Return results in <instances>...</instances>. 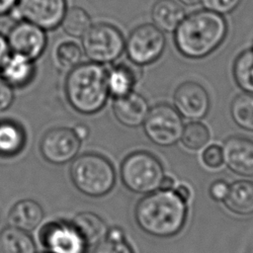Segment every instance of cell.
<instances>
[{"label": "cell", "instance_id": "1", "mask_svg": "<svg viewBox=\"0 0 253 253\" xmlns=\"http://www.w3.org/2000/svg\"><path fill=\"white\" fill-rule=\"evenodd\" d=\"M187 202L174 190H156L143 196L134 208V219L145 233L159 238L178 234L186 223Z\"/></svg>", "mask_w": 253, "mask_h": 253}, {"label": "cell", "instance_id": "2", "mask_svg": "<svg viewBox=\"0 0 253 253\" xmlns=\"http://www.w3.org/2000/svg\"><path fill=\"white\" fill-rule=\"evenodd\" d=\"M174 32L178 51L187 58L200 59L222 43L228 25L222 15L205 9L185 16Z\"/></svg>", "mask_w": 253, "mask_h": 253}, {"label": "cell", "instance_id": "3", "mask_svg": "<svg viewBox=\"0 0 253 253\" xmlns=\"http://www.w3.org/2000/svg\"><path fill=\"white\" fill-rule=\"evenodd\" d=\"M64 91L75 111L84 115L95 114L105 106L109 97L107 70L99 63H80L69 71Z\"/></svg>", "mask_w": 253, "mask_h": 253}, {"label": "cell", "instance_id": "4", "mask_svg": "<svg viewBox=\"0 0 253 253\" xmlns=\"http://www.w3.org/2000/svg\"><path fill=\"white\" fill-rule=\"evenodd\" d=\"M69 176L79 192L92 198L103 197L110 193L117 180L113 164L97 153L76 156L70 165Z\"/></svg>", "mask_w": 253, "mask_h": 253}, {"label": "cell", "instance_id": "5", "mask_svg": "<svg viewBox=\"0 0 253 253\" xmlns=\"http://www.w3.org/2000/svg\"><path fill=\"white\" fill-rule=\"evenodd\" d=\"M121 179L125 187L135 194L146 195L159 189L164 169L150 152L139 150L128 154L121 165Z\"/></svg>", "mask_w": 253, "mask_h": 253}, {"label": "cell", "instance_id": "6", "mask_svg": "<svg viewBox=\"0 0 253 253\" xmlns=\"http://www.w3.org/2000/svg\"><path fill=\"white\" fill-rule=\"evenodd\" d=\"M125 39L113 25H91L82 37V48L91 62L104 64L118 59L125 49Z\"/></svg>", "mask_w": 253, "mask_h": 253}, {"label": "cell", "instance_id": "7", "mask_svg": "<svg viewBox=\"0 0 253 253\" xmlns=\"http://www.w3.org/2000/svg\"><path fill=\"white\" fill-rule=\"evenodd\" d=\"M146 136L156 145L171 146L182 136L184 125L182 116L169 104H158L149 109L143 122Z\"/></svg>", "mask_w": 253, "mask_h": 253}, {"label": "cell", "instance_id": "8", "mask_svg": "<svg viewBox=\"0 0 253 253\" xmlns=\"http://www.w3.org/2000/svg\"><path fill=\"white\" fill-rule=\"evenodd\" d=\"M166 39L153 24L136 27L128 36L125 49L128 59L136 65H147L156 61L165 49Z\"/></svg>", "mask_w": 253, "mask_h": 253}, {"label": "cell", "instance_id": "9", "mask_svg": "<svg viewBox=\"0 0 253 253\" xmlns=\"http://www.w3.org/2000/svg\"><path fill=\"white\" fill-rule=\"evenodd\" d=\"M39 239L47 253H87L89 249L72 221L47 222L40 230Z\"/></svg>", "mask_w": 253, "mask_h": 253}, {"label": "cell", "instance_id": "10", "mask_svg": "<svg viewBox=\"0 0 253 253\" xmlns=\"http://www.w3.org/2000/svg\"><path fill=\"white\" fill-rule=\"evenodd\" d=\"M66 10V0H18L10 13L43 30H52L60 25Z\"/></svg>", "mask_w": 253, "mask_h": 253}, {"label": "cell", "instance_id": "11", "mask_svg": "<svg viewBox=\"0 0 253 253\" xmlns=\"http://www.w3.org/2000/svg\"><path fill=\"white\" fill-rule=\"evenodd\" d=\"M81 146V139L73 128L54 127L42 136L40 150L42 157L54 165H63L72 161Z\"/></svg>", "mask_w": 253, "mask_h": 253}, {"label": "cell", "instance_id": "12", "mask_svg": "<svg viewBox=\"0 0 253 253\" xmlns=\"http://www.w3.org/2000/svg\"><path fill=\"white\" fill-rule=\"evenodd\" d=\"M6 39L10 50L32 60L37 59L46 45L44 30L25 20L13 26Z\"/></svg>", "mask_w": 253, "mask_h": 253}, {"label": "cell", "instance_id": "13", "mask_svg": "<svg viewBox=\"0 0 253 253\" xmlns=\"http://www.w3.org/2000/svg\"><path fill=\"white\" fill-rule=\"evenodd\" d=\"M175 109L190 120H200L207 116L211 107V99L204 86L195 81L180 84L173 96Z\"/></svg>", "mask_w": 253, "mask_h": 253}, {"label": "cell", "instance_id": "14", "mask_svg": "<svg viewBox=\"0 0 253 253\" xmlns=\"http://www.w3.org/2000/svg\"><path fill=\"white\" fill-rule=\"evenodd\" d=\"M223 160L235 174L253 177V140L239 135L228 137L222 146Z\"/></svg>", "mask_w": 253, "mask_h": 253}, {"label": "cell", "instance_id": "15", "mask_svg": "<svg viewBox=\"0 0 253 253\" xmlns=\"http://www.w3.org/2000/svg\"><path fill=\"white\" fill-rule=\"evenodd\" d=\"M149 106L143 96L133 91L115 98L113 112L119 123L128 127H136L143 125L148 114Z\"/></svg>", "mask_w": 253, "mask_h": 253}, {"label": "cell", "instance_id": "16", "mask_svg": "<svg viewBox=\"0 0 253 253\" xmlns=\"http://www.w3.org/2000/svg\"><path fill=\"white\" fill-rule=\"evenodd\" d=\"M44 211L42 206L31 199H24L10 209L7 221L10 226L26 232L35 230L42 221Z\"/></svg>", "mask_w": 253, "mask_h": 253}, {"label": "cell", "instance_id": "17", "mask_svg": "<svg viewBox=\"0 0 253 253\" xmlns=\"http://www.w3.org/2000/svg\"><path fill=\"white\" fill-rule=\"evenodd\" d=\"M35 74L34 60L20 53L9 54L0 67V77L11 87H24Z\"/></svg>", "mask_w": 253, "mask_h": 253}, {"label": "cell", "instance_id": "18", "mask_svg": "<svg viewBox=\"0 0 253 253\" xmlns=\"http://www.w3.org/2000/svg\"><path fill=\"white\" fill-rule=\"evenodd\" d=\"M226 209L238 215L253 213V182L236 181L229 186L227 196L223 200Z\"/></svg>", "mask_w": 253, "mask_h": 253}, {"label": "cell", "instance_id": "19", "mask_svg": "<svg viewBox=\"0 0 253 253\" xmlns=\"http://www.w3.org/2000/svg\"><path fill=\"white\" fill-rule=\"evenodd\" d=\"M185 16L182 6L174 0H158L151 9L153 25L162 32H174Z\"/></svg>", "mask_w": 253, "mask_h": 253}, {"label": "cell", "instance_id": "20", "mask_svg": "<svg viewBox=\"0 0 253 253\" xmlns=\"http://www.w3.org/2000/svg\"><path fill=\"white\" fill-rule=\"evenodd\" d=\"M79 230L88 246H95L103 240L109 230L105 220L95 212L80 211L71 220Z\"/></svg>", "mask_w": 253, "mask_h": 253}, {"label": "cell", "instance_id": "21", "mask_svg": "<svg viewBox=\"0 0 253 253\" xmlns=\"http://www.w3.org/2000/svg\"><path fill=\"white\" fill-rule=\"evenodd\" d=\"M0 253H37L29 232L8 225L0 231Z\"/></svg>", "mask_w": 253, "mask_h": 253}, {"label": "cell", "instance_id": "22", "mask_svg": "<svg viewBox=\"0 0 253 253\" xmlns=\"http://www.w3.org/2000/svg\"><path fill=\"white\" fill-rule=\"evenodd\" d=\"M26 135L18 124L11 121L0 122V156L12 157L22 151Z\"/></svg>", "mask_w": 253, "mask_h": 253}, {"label": "cell", "instance_id": "23", "mask_svg": "<svg viewBox=\"0 0 253 253\" xmlns=\"http://www.w3.org/2000/svg\"><path fill=\"white\" fill-rule=\"evenodd\" d=\"M136 76L130 67L118 64L107 70V87L109 95L119 98L132 91Z\"/></svg>", "mask_w": 253, "mask_h": 253}, {"label": "cell", "instance_id": "24", "mask_svg": "<svg viewBox=\"0 0 253 253\" xmlns=\"http://www.w3.org/2000/svg\"><path fill=\"white\" fill-rule=\"evenodd\" d=\"M232 73L238 87L245 93L253 94V49L244 50L237 55Z\"/></svg>", "mask_w": 253, "mask_h": 253}, {"label": "cell", "instance_id": "25", "mask_svg": "<svg viewBox=\"0 0 253 253\" xmlns=\"http://www.w3.org/2000/svg\"><path fill=\"white\" fill-rule=\"evenodd\" d=\"M230 115L238 126L253 131V94L237 95L231 102Z\"/></svg>", "mask_w": 253, "mask_h": 253}, {"label": "cell", "instance_id": "26", "mask_svg": "<svg viewBox=\"0 0 253 253\" xmlns=\"http://www.w3.org/2000/svg\"><path fill=\"white\" fill-rule=\"evenodd\" d=\"M60 24L68 36L81 38L91 27V19L84 9L71 7L66 10Z\"/></svg>", "mask_w": 253, "mask_h": 253}, {"label": "cell", "instance_id": "27", "mask_svg": "<svg viewBox=\"0 0 253 253\" xmlns=\"http://www.w3.org/2000/svg\"><path fill=\"white\" fill-rule=\"evenodd\" d=\"M92 253H134L126 240V235L121 227H109L106 237L94 246Z\"/></svg>", "mask_w": 253, "mask_h": 253}, {"label": "cell", "instance_id": "28", "mask_svg": "<svg viewBox=\"0 0 253 253\" xmlns=\"http://www.w3.org/2000/svg\"><path fill=\"white\" fill-rule=\"evenodd\" d=\"M210 140L208 127L200 122H192L184 126L181 141L188 149L199 150Z\"/></svg>", "mask_w": 253, "mask_h": 253}, {"label": "cell", "instance_id": "29", "mask_svg": "<svg viewBox=\"0 0 253 253\" xmlns=\"http://www.w3.org/2000/svg\"><path fill=\"white\" fill-rule=\"evenodd\" d=\"M82 58L81 48L72 42L59 43L54 50V59L59 67L71 70L80 64Z\"/></svg>", "mask_w": 253, "mask_h": 253}, {"label": "cell", "instance_id": "30", "mask_svg": "<svg viewBox=\"0 0 253 253\" xmlns=\"http://www.w3.org/2000/svg\"><path fill=\"white\" fill-rule=\"evenodd\" d=\"M241 0H201L205 9L218 13L228 14L235 10Z\"/></svg>", "mask_w": 253, "mask_h": 253}, {"label": "cell", "instance_id": "31", "mask_svg": "<svg viewBox=\"0 0 253 253\" xmlns=\"http://www.w3.org/2000/svg\"><path fill=\"white\" fill-rule=\"evenodd\" d=\"M203 162L210 168H218L224 162L222 147L212 144L208 146L202 154Z\"/></svg>", "mask_w": 253, "mask_h": 253}, {"label": "cell", "instance_id": "32", "mask_svg": "<svg viewBox=\"0 0 253 253\" xmlns=\"http://www.w3.org/2000/svg\"><path fill=\"white\" fill-rule=\"evenodd\" d=\"M229 185L223 180H215L210 187V196L213 201L223 202L227 196Z\"/></svg>", "mask_w": 253, "mask_h": 253}, {"label": "cell", "instance_id": "33", "mask_svg": "<svg viewBox=\"0 0 253 253\" xmlns=\"http://www.w3.org/2000/svg\"><path fill=\"white\" fill-rule=\"evenodd\" d=\"M14 92L12 87L0 79V112L7 110L13 103Z\"/></svg>", "mask_w": 253, "mask_h": 253}, {"label": "cell", "instance_id": "34", "mask_svg": "<svg viewBox=\"0 0 253 253\" xmlns=\"http://www.w3.org/2000/svg\"><path fill=\"white\" fill-rule=\"evenodd\" d=\"M9 51L10 48L7 42V39L0 34V67L7 58V56L10 54Z\"/></svg>", "mask_w": 253, "mask_h": 253}, {"label": "cell", "instance_id": "35", "mask_svg": "<svg viewBox=\"0 0 253 253\" xmlns=\"http://www.w3.org/2000/svg\"><path fill=\"white\" fill-rule=\"evenodd\" d=\"M18 0H0V15L10 13L17 5Z\"/></svg>", "mask_w": 253, "mask_h": 253}, {"label": "cell", "instance_id": "36", "mask_svg": "<svg viewBox=\"0 0 253 253\" xmlns=\"http://www.w3.org/2000/svg\"><path fill=\"white\" fill-rule=\"evenodd\" d=\"M175 193L185 202L188 203V201L190 200L191 197V191L189 189V187H187L186 185H179L175 190Z\"/></svg>", "mask_w": 253, "mask_h": 253}, {"label": "cell", "instance_id": "37", "mask_svg": "<svg viewBox=\"0 0 253 253\" xmlns=\"http://www.w3.org/2000/svg\"><path fill=\"white\" fill-rule=\"evenodd\" d=\"M73 130L81 140L87 138V136L89 135V129L85 125H77L74 126Z\"/></svg>", "mask_w": 253, "mask_h": 253}, {"label": "cell", "instance_id": "38", "mask_svg": "<svg viewBox=\"0 0 253 253\" xmlns=\"http://www.w3.org/2000/svg\"><path fill=\"white\" fill-rule=\"evenodd\" d=\"M174 188V180L172 177L170 176H165L163 177V179L161 180L159 189L160 190H173Z\"/></svg>", "mask_w": 253, "mask_h": 253}, {"label": "cell", "instance_id": "39", "mask_svg": "<svg viewBox=\"0 0 253 253\" xmlns=\"http://www.w3.org/2000/svg\"><path fill=\"white\" fill-rule=\"evenodd\" d=\"M178 1L187 6H194V5L198 4L201 0H178Z\"/></svg>", "mask_w": 253, "mask_h": 253}, {"label": "cell", "instance_id": "40", "mask_svg": "<svg viewBox=\"0 0 253 253\" xmlns=\"http://www.w3.org/2000/svg\"><path fill=\"white\" fill-rule=\"evenodd\" d=\"M42 253H47V252H42Z\"/></svg>", "mask_w": 253, "mask_h": 253}, {"label": "cell", "instance_id": "41", "mask_svg": "<svg viewBox=\"0 0 253 253\" xmlns=\"http://www.w3.org/2000/svg\"><path fill=\"white\" fill-rule=\"evenodd\" d=\"M252 49H253V48H252Z\"/></svg>", "mask_w": 253, "mask_h": 253}]
</instances>
